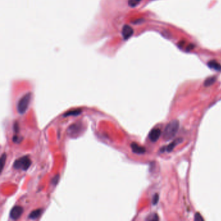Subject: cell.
<instances>
[{"label":"cell","instance_id":"cell-1","mask_svg":"<svg viewBox=\"0 0 221 221\" xmlns=\"http://www.w3.org/2000/svg\"><path fill=\"white\" fill-rule=\"evenodd\" d=\"M179 121L172 120L165 126L163 133V138L165 141H169L174 137L179 129Z\"/></svg>","mask_w":221,"mask_h":221},{"label":"cell","instance_id":"cell-2","mask_svg":"<svg viewBox=\"0 0 221 221\" xmlns=\"http://www.w3.org/2000/svg\"><path fill=\"white\" fill-rule=\"evenodd\" d=\"M31 165V160L28 156H25L23 157L15 160L13 163V167L15 169H21L22 171H27Z\"/></svg>","mask_w":221,"mask_h":221},{"label":"cell","instance_id":"cell-3","mask_svg":"<svg viewBox=\"0 0 221 221\" xmlns=\"http://www.w3.org/2000/svg\"><path fill=\"white\" fill-rule=\"evenodd\" d=\"M31 98V93H28L23 95L18 101V105H17V110L18 112L20 114H23L28 109L30 101Z\"/></svg>","mask_w":221,"mask_h":221},{"label":"cell","instance_id":"cell-4","mask_svg":"<svg viewBox=\"0 0 221 221\" xmlns=\"http://www.w3.org/2000/svg\"><path fill=\"white\" fill-rule=\"evenodd\" d=\"M23 209L22 206H15L13 207L10 212V217L13 220H17L23 214Z\"/></svg>","mask_w":221,"mask_h":221},{"label":"cell","instance_id":"cell-5","mask_svg":"<svg viewBox=\"0 0 221 221\" xmlns=\"http://www.w3.org/2000/svg\"><path fill=\"white\" fill-rule=\"evenodd\" d=\"M161 135L162 131L160 129H159V128H154L150 132L149 134V138L152 142H156L159 140Z\"/></svg>","mask_w":221,"mask_h":221},{"label":"cell","instance_id":"cell-6","mask_svg":"<svg viewBox=\"0 0 221 221\" xmlns=\"http://www.w3.org/2000/svg\"><path fill=\"white\" fill-rule=\"evenodd\" d=\"M131 146L132 151L134 153H136L137 154H143L146 152V150L144 147L139 145L136 143H132L131 145Z\"/></svg>","mask_w":221,"mask_h":221},{"label":"cell","instance_id":"cell-7","mask_svg":"<svg viewBox=\"0 0 221 221\" xmlns=\"http://www.w3.org/2000/svg\"><path fill=\"white\" fill-rule=\"evenodd\" d=\"M208 66L209 68L212 69L215 71H220L221 70V64L218 63L217 60H212L208 62Z\"/></svg>","mask_w":221,"mask_h":221},{"label":"cell","instance_id":"cell-8","mask_svg":"<svg viewBox=\"0 0 221 221\" xmlns=\"http://www.w3.org/2000/svg\"><path fill=\"white\" fill-rule=\"evenodd\" d=\"M182 141V138H179V139L175 140L173 142H172L171 144H169L167 147H164L165 149L163 150V151L165 150L167 152H171L174 149V147H175L178 143H181Z\"/></svg>","mask_w":221,"mask_h":221},{"label":"cell","instance_id":"cell-9","mask_svg":"<svg viewBox=\"0 0 221 221\" xmlns=\"http://www.w3.org/2000/svg\"><path fill=\"white\" fill-rule=\"evenodd\" d=\"M42 213V209H37L33 211L29 215V218L31 219H36L38 218Z\"/></svg>","mask_w":221,"mask_h":221},{"label":"cell","instance_id":"cell-10","mask_svg":"<svg viewBox=\"0 0 221 221\" xmlns=\"http://www.w3.org/2000/svg\"><path fill=\"white\" fill-rule=\"evenodd\" d=\"M81 112H82V110H81V109L73 110H71V111L67 112L66 113L64 114L63 115V117H66L71 116H77L79 115Z\"/></svg>","mask_w":221,"mask_h":221},{"label":"cell","instance_id":"cell-11","mask_svg":"<svg viewBox=\"0 0 221 221\" xmlns=\"http://www.w3.org/2000/svg\"><path fill=\"white\" fill-rule=\"evenodd\" d=\"M216 81V77H211L208 78L205 81H204V86L206 87H208L211 85H212L215 83V82Z\"/></svg>","mask_w":221,"mask_h":221},{"label":"cell","instance_id":"cell-12","mask_svg":"<svg viewBox=\"0 0 221 221\" xmlns=\"http://www.w3.org/2000/svg\"><path fill=\"white\" fill-rule=\"evenodd\" d=\"M7 159V154L5 153H3L1 156V160H0V164H1V172H2Z\"/></svg>","mask_w":221,"mask_h":221},{"label":"cell","instance_id":"cell-13","mask_svg":"<svg viewBox=\"0 0 221 221\" xmlns=\"http://www.w3.org/2000/svg\"><path fill=\"white\" fill-rule=\"evenodd\" d=\"M59 179H60V176L59 175V174H57V175H55L53 179H52V183H53V185L54 186H56L57 184L58 183L59 181Z\"/></svg>","mask_w":221,"mask_h":221},{"label":"cell","instance_id":"cell-14","mask_svg":"<svg viewBox=\"0 0 221 221\" xmlns=\"http://www.w3.org/2000/svg\"><path fill=\"white\" fill-rule=\"evenodd\" d=\"M159 219L158 215L156 214H152L149 216V217L146 218V220H158Z\"/></svg>","mask_w":221,"mask_h":221},{"label":"cell","instance_id":"cell-15","mask_svg":"<svg viewBox=\"0 0 221 221\" xmlns=\"http://www.w3.org/2000/svg\"><path fill=\"white\" fill-rule=\"evenodd\" d=\"M159 201V195L158 194H156L152 198V204L153 205H156L158 204V202Z\"/></svg>","mask_w":221,"mask_h":221},{"label":"cell","instance_id":"cell-16","mask_svg":"<svg viewBox=\"0 0 221 221\" xmlns=\"http://www.w3.org/2000/svg\"><path fill=\"white\" fill-rule=\"evenodd\" d=\"M195 220H204V218L202 217L200 213H196L195 216Z\"/></svg>","mask_w":221,"mask_h":221},{"label":"cell","instance_id":"cell-17","mask_svg":"<svg viewBox=\"0 0 221 221\" xmlns=\"http://www.w3.org/2000/svg\"><path fill=\"white\" fill-rule=\"evenodd\" d=\"M13 142H14L15 143H20V141H21V140L20 139V138H18V137L17 136H16V135L13 136Z\"/></svg>","mask_w":221,"mask_h":221},{"label":"cell","instance_id":"cell-18","mask_svg":"<svg viewBox=\"0 0 221 221\" xmlns=\"http://www.w3.org/2000/svg\"><path fill=\"white\" fill-rule=\"evenodd\" d=\"M14 131L16 133H18V131H19V125L17 123H15L14 125Z\"/></svg>","mask_w":221,"mask_h":221},{"label":"cell","instance_id":"cell-19","mask_svg":"<svg viewBox=\"0 0 221 221\" xmlns=\"http://www.w3.org/2000/svg\"><path fill=\"white\" fill-rule=\"evenodd\" d=\"M194 48H195V45H193V44H190V45L188 46V47L187 48L186 51H189L192 50Z\"/></svg>","mask_w":221,"mask_h":221},{"label":"cell","instance_id":"cell-20","mask_svg":"<svg viewBox=\"0 0 221 221\" xmlns=\"http://www.w3.org/2000/svg\"><path fill=\"white\" fill-rule=\"evenodd\" d=\"M184 44H185V42L184 41H181L178 43V46L180 47V48H183V46L184 45Z\"/></svg>","mask_w":221,"mask_h":221}]
</instances>
